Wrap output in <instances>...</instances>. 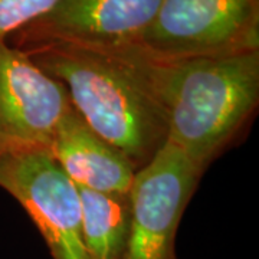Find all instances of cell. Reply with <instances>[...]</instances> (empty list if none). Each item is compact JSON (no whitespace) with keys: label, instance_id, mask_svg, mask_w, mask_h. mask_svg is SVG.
<instances>
[{"label":"cell","instance_id":"8992f818","mask_svg":"<svg viewBox=\"0 0 259 259\" xmlns=\"http://www.w3.org/2000/svg\"><path fill=\"white\" fill-rule=\"evenodd\" d=\"M69 105L62 83L0 39V154L49 151Z\"/></svg>","mask_w":259,"mask_h":259},{"label":"cell","instance_id":"ba28073f","mask_svg":"<svg viewBox=\"0 0 259 259\" xmlns=\"http://www.w3.org/2000/svg\"><path fill=\"white\" fill-rule=\"evenodd\" d=\"M49 153L75 185L100 193H130L137 173L122 153L88 127L72 105L58 124Z\"/></svg>","mask_w":259,"mask_h":259},{"label":"cell","instance_id":"277c9868","mask_svg":"<svg viewBox=\"0 0 259 259\" xmlns=\"http://www.w3.org/2000/svg\"><path fill=\"white\" fill-rule=\"evenodd\" d=\"M0 187L26 210L52 259H88L78 187L49 151L0 154Z\"/></svg>","mask_w":259,"mask_h":259},{"label":"cell","instance_id":"30bf717a","mask_svg":"<svg viewBox=\"0 0 259 259\" xmlns=\"http://www.w3.org/2000/svg\"><path fill=\"white\" fill-rule=\"evenodd\" d=\"M58 0H0V39H8L19 29L44 16Z\"/></svg>","mask_w":259,"mask_h":259},{"label":"cell","instance_id":"9c48e42d","mask_svg":"<svg viewBox=\"0 0 259 259\" xmlns=\"http://www.w3.org/2000/svg\"><path fill=\"white\" fill-rule=\"evenodd\" d=\"M76 187L81 197L82 239L88 259H125L131 228L130 193H100Z\"/></svg>","mask_w":259,"mask_h":259},{"label":"cell","instance_id":"7a4b0ae2","mask_svg":"<svg viewBox=\"0 0 259 259\" xmlns=\"http://www.w3.org/2000/svg\"><path fill=\"white\" fill-rule=\"evenodd\" d=\"M146 55L167 143L204 171L245 127L259 102V51L160 61Z\"/></svg>","mask_w":259,"mask_h":259},{"label":"cell","instance_id":"3957f363","mask_svg":"<svg viewBox=\"0 0 259 259\" xmlns=\"http://www.w3.org/2000/svg\"><path fill=\"white\" fill-rule=\"evenodd\" d=\"M139 48L160 61L259 51V0H161Z\"/></svg>","mask_w":259,"mask_h":259},{"label":"cell","instance_id":"5b68a950","mask_svg":"<svg viewBox=\"0 0 259 259\" xmlns=\"http://www.w3.org/2000/svg\"><path fill=\"white\" fill-rule=\"evenodd\" d=\"M203 173L167 141L140 168L130 190L131 228L125 259H179L177 229Z\"/></svg>","mask_w":259,"mask_h":259},{"label":"cell","instance_id":"6da1fadb","mask_svg":"<svg viewBox=\"0 0 259 259\" xmlns=\"http://www.w3.org/2000/svg\"><path fill=\"white\" fill-rule=\"evenodd\" d=\"M66 90L88 127L139 171L167 140V122L150 88L139 47L110 49L48 40L19 48Z\"/></svg>","mask_w":259,"mask_h":259},{"label":"cell","instance_id":"52a82bcc","mask_svg":"<svg viewBox=\"0 0 259 259\" xmlns=\"http://www.w3.org/2000/svg\"><path fill=\"white\" fill-rule=\"evenodd\" d=\"M161 0H58L6 40L16 48L48 40L110 49L139 47Z\"/></svg>","mask_w":259,"mask_h":259}]
</instances>
